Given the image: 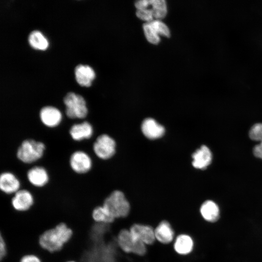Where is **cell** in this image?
I'll return each instance as SVG.
<instances>
[{
	"mask_svg": "<svg viewBox=\"0 0 262 262\" xmlns=\"http://www.w3.org/2000/svg\"><path fill=\"white\" fill-rule=\"evenodd\" d=\"M73 231L65 223H61L56 227L43 232L39 238L40 246L49 252L61 250L70 240Z\"/></svg>",
	"mask_w": 262,
	"mask_h": 262,
	"instance_id": "cell-1",
	"label": "cell"
},
{
	"mask_svg": "<svg viewBox=\"0 0 262 262\" xmlns=\"http://www.w3.org/2000/svg\"><path fill=\"white\" fill-rule=\"evenodd\" d=\"M102 205L115 219L127 216L130 210V204L124 194L118 190L112 192L105 198Z\"/></svg>",
	"mask_w": 262,
	"mask_h": 262,
	"instance_id": "cell-2",
	"label": "cell"
},
{
	"mask_svg": "<svg viewBox=\"0 0 262 262\" xmlns=\"http://www.w3.org/2000/svg\"><path fill=\"white\" fill-rule=\"evenodd\" d=\"M45 149L43 143L33 139H26L18 147L16 156L22 162L31 164L40 159Z\"/></svg>",
	"mask_w": 262,
	"mask_h": 262,
	"instance_id": "cell-3",
	"label": "cell"
},
{
	"mask_svg": "<svg viewBox=\"0 0 262 262\" xmlns=\"http://www.w3.org/2000/svg\"><path fill=\"white\" fill-rule=\"evenodd\" d=\"M63 101L68 117L82 119L86 116L88 110L85 100L82 96L70 92L66 95Z\"/></svg>",
	"mask_w": 262,
	"mask_h": 262,
	"instance_id": "cell-4",
	"label": "cell"
},
{
	"mask_svg": "<svg viewBox=\"0 0 262 262\" xmlns=\"http://www.w3.org/2000/svg\"><path fill=\"white\" fill-rule=\"evenodd\" d=\"M117 242L119 247L125 252L140 256L146 252V245L135 239L130 230H121L117 235Z\"/></svg>",
	"mask_w": 262,
	"mask_h": 262,
	"instance_id": "cell-5",
	"label": "cell"
},
{
	"mask_svg": "<svg viewBox=\"0 0 262 262\" xmlns=\"http://www.w3.org/2000/svg\"><path fill=\"white\" fill-rule=\"evenodd\" d=\"M93 148L95 153L98 158L106 160L109 159L114 154L115 143L109 135L103 134L97 137Z\"/></svg>",
	"mask_w": 262,
	"mask_h": 262,
	"instance_id": "cell-6",
	"label": "cell"
},
{
	"mask_svg": "<svg viewBox=\"0 0 262 262\" xmlns=\"http://www.w3.org/2000/svg\"><path fill=\"white\" fill-rule=\"evenodd\" d=\"M34 203V198L30 191L20 189L11 198V204L13 209L19 212H25L30 210Z\"/></svg>",
	"mask_w": 262,
	"mask_h": 262,
	"instance_id": "cell-7",
	"label": "cell"
},
{
	"mask_svg": "<svg viewBox=\"0 0 262 262\" xmlns=\"http://www.w3.org/2000/svg\"><path fill=\"white\" fill-rule=\"evenodd\" d=\"M137 9H147L152 12L154 19L160 20L167 14V6L164 0H141L135 3Z\"/></svg>",
	"mask_w": 262,
	"mask_h": 262,
	"instance_id": "cell-8",
	"label": "cell"
},
{
	"mask_svg": "<svg viewBox=\"0 0 262 262\" xmlns=\"http://www.w3.org/2000/svg\"><path fill=\"white\" fill-rule=\"evenodd\" d=\"M69 164L74 172L78 174H84L90 170L92 167V161L86 152L78 150L71 155Z\"/></svg>",
	"mask_w": 262,
	"mask_h": 262,
	"instance_id": "cell-9",
	"label": "cell"
},
{
	"mask_svg": "<svg viewBox=\"0 0 262 262\" xmlns=\"http://www.w3.org/2000/svg\"><path fill=\"white\" fill-rule=\"evenodd\" d=\"M130 231L135 239L145 245H151L156 239L154 230L149 226L135 224Z\"/></svg>",
	"mask_w": 262,
	"mask_h": 262,
	"instance_id": "cell-10",
	"label": "cell"
},
{
	"mask_svg": "<svg viewBox=\"0 0 262 262\" xmlns=\"http://www.w3.org/2000/svg\"><path fill=\"white\" fill-rule=\"evenodd\" d=\"M39 117L44 125L49 128H54L61 123L62 115L57 108L51 106H46L41 109Z\"/></svg>",
	"mask_w": 262,
	"mask_h": 262,
	"instance_id": "cell-11",
	"label": "cell"
},
{
	"mask_svg": "<svg viewBox=\"0 0 262 262\" xmlns=\"http://www.w3.org/2000/svg\"><path fill=\"white\" fill-rule=\"evenodd\" d=\"M20 182L13 173L3 172L0 176V189L6 195H14L20 190Z\"/></svg>",
	"mask_w": 262,
	"mask_h": 262,
	"instance_id": "cell-12",
	"label": "cell"
},
{
	"mask_svg": "<svg viewBox=\"0 0 262 262\" xmlns=\"http://www.w3.org/2000/svg\"><path fill=\"white\" fill-rule=\"evenodd\" d=\"M141 130L144 135L150 139L162 137L165 131L164 127L151 118H147L143 121Z\"/></svg>",
	"mask_w": 262,
	"mask_h": 262,
	"instance_id": "cell-13",
	"label": "cell"
},
{
	"mask_svg": "<svg viewBox=\"0 0 262 262\" xmlns=\"http://www.w3.org/2000/svg\"><path fill=\"white\" fill-rule=\"evenodd\" d=\"M193 166L197 169H205L211 163L212 154L206 146H202L192 154Z\"/></svg>",
	"mask_w": 262,
	"mask_h": 262,
	"instance_id": "cell-14",
	"label": "cell"
},
{
	"mask_svg": "<svg viewBox=\"0 0 262 262\" xmlns=\"http://www.w3.org/2000/svg\"><path fill=\"white\" fill-rule=\"evenodd\" d=\"M93 132V129L92 125L86 121L73 124L69 130V134L71 138L75 141L89 139L92 136Z\"/></svg>",
	"mask_w": 262,
	"mask_h": 262,
	"instance_id": "cell-15",
	"label": "cell"
},
{
	"mask_svg": "<svg viewBox=\"0 0 262 262\" xmlns=\"http://www.w3.org/2000/svg\"><path fill=\"white\" fill-rule=\"evenodd\" d=\"M27 177L30 183L37 187L45 186L49 180L46 170L41 166H34L30 169L27 172Z\"/></svg>",
	"mask_w": 262,
	"mask_h": 262,
	"instance_id": "cell-16",
	"label": "cell"
},
{
	"mask_svg": "<svg viewBox=\"0 0 262 262\" xmlns=\"http://www.w3.org/2000/svg\"><path fill=\"white\" fill-rule=\"evenodd\" d=\"M74 72L76 80L81 86H90L91 81L95 77L94 71L88 65H77L74 69Z\"/></svg>",
	"mask_w": 262,
	"mask_h": 262,
	"instance_id": "cell-17",
	"label": "cell"
},
{
	"mask_svg": "<svg viewBox=\"0 0 262 262\" xmlns=\"http://www.w3.org/2000/svg\"><path fill=\"white\" fill-rule=\"evenodd\" d=\"M156 239L166 244L170 243L174 237V230L170 224L166 221H163L154 229Z\"/></svg>",
	"mask_w": 262,
	"mask_h": 262,
	"instance_id": "cell-18",
	"label": "cell"
},
{
	"mask_svg": "<svg viewBox=\"0 0 262 262\" xmlns=\"http://www.w3.org/2000/svg\"><path fill=\"white\" fill-rule=\"evenodd\" d=\"M200 213L206 221L214 222L219 217V210L217 204L211 200L205 201L201 206Z\"/></svg>",
	"mask_w": 262,
	"mask_h": 262,
	"instance_id": "cell-19",
	"label": "cell"
},
{
	"mask_svg": "<svg viewBox=\"0 0 262 262\" xmlns=\"http://www.w3.org/2000/svg\"><path fill=\"white\" fill-rule=\"evenodd\" d=\"M193 246V241L191 237L186 234H181L175 240L174 249L178 253L186 255L192 251Z\"/></svg>",
	"mask_w": 262,
	"mask_h": 262,
	"instance_id": "cell-20",
	"label": "cell"
},
{
	"mask_svg": "<svg viewBox=\"0 0 262 262\" xmlns=\"http://www.w3.org/2000/svg\"><path fill=\"white\" fill-rule=\"evenodd\" d=\"M92 217L97 223L110 225L114 222L115 218L102 205L96 207L92 211Z\"/></svg>",
	"mask_w": 262,
	"mask_h": 262,
	"instance_id": "cell-21",
	"label": "cell"
},
{
	"mask_svg": "<svg viewBox=\"0 0 262 262\" xmlns=\"http://www.w3.org/2000/svg\"><path fill=\"white\" fill-rule=\"evenodd\" d=\"M28 39L30 45L35 49L44 50L48 47L47 40L39 31H32L29 34Z\"/></svg>",
	"mask_w": 262,
	"mask_h": 262,
	"instance_id": "cell-22",
	"label": "cell"
},
{
	"mask_svg": "<svg viewBox=\"0 0 262 262\" xmlns=\"http://www.w3.org/2000/svg\"><path fill=\"white\" fill-rule=\"evenodd\" d=\"M153 29L158 35L165 37H169L170 30L166 24L160 20L154 19L148 22Z\"/></svg>",
	"mask_w": 262,
	"mask_h": 262,
	"instance_id": "cell-23",
	"label": "cell"
},
{
	"mask_svg": "<svg viewBox=\"0 0 262 262\" xmlns=\"http://www.w3.org/2000/svg\"><path fill=\"white\" fill-rule=\"evenodd\" d=\"M143 29L146 37L148 42L155 45L160 42V36L154 31L148 22H146L143 25Z\"/></svg>",
	"mask_w": 262,
	"mask_h": 262,
	"instance_id": "cell-24",
	"label": "cell"
},
{
	"mask_svg": "<svg viewBox=\"0 0 262 262\" xmlns=\"http://www.w3.org/2000/svg\"><path fill=\"white\" fill-rule=\"evenodd\" d=\"M249 136L251 139L260 142L262 140V123H256L250 129Z\"/></svg>",
	"mask_w": 262,
	"mask_h": 262,
	"instance_id": "cell-25",
	"label": "cell"
},
{
	"mask_svg": "<svg viewBox=\"0 0 262 262\" xmlns=\"http://www.w3.org/2000/svg\"><path fill=\"white\" fill-rule=\"evenodd\" d=\"M136 15L140 19L147 22L154 20L152 12L147 9H137Z\"/></svg>",
	"mask_w": 262,
	"mask_h": 262,
	"instance_id": "cell-26",
	"label": "cell"
},
{
	"mask_svg": "<svg viewBox=\"0 0 262 262\" xmlns=\"http://www.w3.org/2000/svg\"><path fill=\"white\" fill-rule=\"evenodd\" d=\"M19 262H42L41 259L34 254H27L23 256Z\"/></svg>",
	"mask_w": 262,
	"mask_h": 262,
	"instance_id": "cell-27",
	"label": "cell"
},
{
	"mask_svg": "<svg viewBox=\"0 0 262 262\" xmlns=\"http://www.w3.org/2000/svg\"><path fill=\"white\" fill-rule=\"evenodd\" d=\"M7 247L3 238L0 236V260L3 258L7 254Z\"/></svg>",
	"mask_w": 262,
	"mask_h": 262,
	"instance_id": "cell-28",
	"label": "cell"
},
{
	"mask_svg": "<svg viewBox=\"0 0 262 262\" xmlns=\"http://www.w3.org/2000/svg\"><path fill=\"white\" fill-rule=\"evenodd\" d=\"M254 155L257 158L262 159V140L256 145L253 149Z\"/></svg>",
	"mask_w": 262,
	"mask_h": 262,
	"instance_id": "cell-29",
	"label": "cell"
},
{
	"mask_svg": "<svg viewBox=\"0 0 262 262\" xmlns=\"http://www.w3.org/2000/svg\"><path fill=\"white\" fill-rule=\"evenodd\" d=\"M76 262L74 261H68V262Z\"/></svg>",
	"mask_w": 262,
	"mask_h": 262,
	"instance_id": "cell-30",
	"label": "cell"
}]
</instances>
